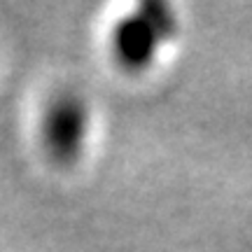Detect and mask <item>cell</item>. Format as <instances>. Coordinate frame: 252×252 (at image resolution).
Instances as JSON below:
<instances>
[{"mask_svg":"<svg viewBox=\"0 0 252 252\" xmlns=\"http://www.w3.org/2000/svg\"><path fill=\"white\" fill-rule=\"evenodd\" d=\"M175 31L178 17L171 5L159 0L140 2L126 12L112 28V56L126 72H145L154 65L163 45L173 40Z\"/></svg>","mask_w":252,"mask_h":252,"instance_id":"6da1fadb","label":"cell"},{"mask_svg":"<svg viewBox=\"0 0 252 252\" xmlns=\"http://www.w3.org/2000/svg\"><path fill=\"white\" fill-rule=\"evenodd\" d=\"M91 133V108L77 91H61L47 103L42 115V145L59 166L77 163Z\"/></svg>","mask_w":252,"mask_h":252,"instance_id":"7a4b0ae2","label":"cell"}]
</instances>
